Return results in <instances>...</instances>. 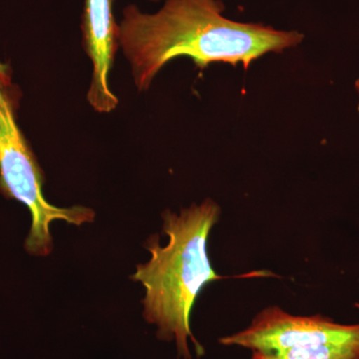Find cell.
<instances>
[{"label": "cell", "instance_id": "cell-9", "mask_svg": "<svg viewBox=\"0 0 359 359\" xmlns=\"http://www.w3.org/2000/svg\"><path fill=\"white\" fill-rule=\"evenodd\" d=\"M150 1H159V0H150Z\"/></svg>", "mask_w": 359, "mask_h": 359}, {"label": "cell", "instance_id": "cell-7", "mask_svg": "<svg viewBox=\"0 0 359 359\" xmlns=\"http://www.w3.org/2000/svg\"><path fill=\"white\" fill-rule=\"evenodd\" d=\"M0 81L11 84V71H9L8 66L2 65L1 62H0Z\"/></svg>", "mask_w": 359, "mask_h": 359}, {"label": "cell", "instance_id": "cell-6", "mask_svg": "<svg viewBox=\"0 0 359 359\" xmlns=\"http://www.w3.org/2000/svg\"><path fill=\"white\" fill-rule=\"evenodd\" d=\"M252 359H359V332L347 339L292 347L276 353L252 351Z\"/></svg>", "mask_w": 359, "mask_h": 359}, {"label": "cell", "instance_id": "cell-2", "mask_svg": "<svg viewBox=\"0 0 359 359\" xmlns=\"http://www.w3.org/2000/svg\"><path fill=\"white\" fill-rule=\"evenodd\" d=\"M219 215L221 208L212 199L191 205L179 214L166 210L162 218L163 233L169 238L167 245H161L158 235L151 236L144 244L150 259L138 264L130 276L145 289L144 318L157 327L158 339L176 342L184 359H192L189 339L198 356L204 353L191 330L196 299L205 285L224 278L212 268L208 252L210 233Z\"/></svg>", "mask_w": 359, "mask_h": 359}, {"label": "cell", "instance_id": "cell-8", "mask_svg": "<svg viewBox=\"0 0 359 359\" xmlns=\"http://www.w3.org/2000/svg\"><path fill=\"white\" fill-rule=\"evenodd\" d=\"M355 87H356V90H358V94H359V77H358V79L356 80ZM358 111H359V104H358Z\"/></svg>", "mask_w": 359, "mask_h": 359}, {"label": "cell", "instance_id": "cell-5", "mask_svg": "<svg viewBox=\"0 0 359 359\" xmlns=\"http://www.w3.org/2000/svg\"><path fill=\"white\" fill-rule=\"evenodd\" d=\"M114 0H85L82 36L93 65L87 100L98 113H110L119 103L111 91L109 75L119 47V23L115 20Z\"/></svg>", "mask_w": 359, "mask_h": 359}, {"label": "cell", "instance_id": "cell-3", "mask_svg": "<svg viewBox=\"0 0 359 359\" xmlns=\"http://www.w3.org/2000/svg\"><path fill=\"white\" fill-rule=\"evenodd\" d=\"M11 84L0 81V193L26 205L32 226L25 242L28 254L47 257L53 250L50 224L65 221L81 226L93 223L96 214L90 208H59L43 196L44 174L15 118Z\"/></svg>", "mask_w": 359, "mask_h": 359}, {"label": "cell", "instance_id": "cell-4", "mask_svg": "<svg viewBox=\"0 0 359 359\" xmlns=\"http://www.w3.org/2000/svg\"><path fill=\"white\" fill-rule=\"evenodd\" d=\"M359 332L358 325H340L330 318L292 316L278 306L264 309L237 334L219 339L224 346H240L259 353H276L292 347L347 339Z\"/></svg>", "mask_w": 359, "mask_h": 359}, {"label": "cell", "instance_id": "cell-1", "mask_svg": "<svg viewBox=\"0 0 359 359\" xmlns=\"http://www.w3.org/2000/svg\"><path fill=\"white\" fill-rule=\"evenodd\" d=\"M222 0H166L155 13L130 4L119 23V47L131 67L134 83L146 91L174 58L192 59L200 69L211 63H238L247 70L269 52L282 53L301 44L297 30L263 23L238 22L224 15Z\"/></svg>", "mask_w": 359, "mask_h": 359}]
</instances>
